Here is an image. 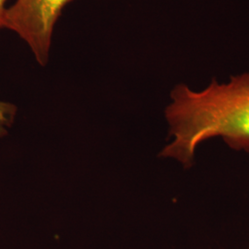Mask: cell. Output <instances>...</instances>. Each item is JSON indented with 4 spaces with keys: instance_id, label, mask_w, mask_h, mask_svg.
Returning a JSON list of instances; mask_svg holds the SVG:
<instances>
[{
    "instance_id": "1",
    "label": "cell",
    "mask_w": 249,
    "mask_h": 249,
    "mask_svg": "<svg viewBox=\"0 0 249 249\" xmlns=\"http://www.w3.org/2000/svg\"><path fill=\"white\" fill-rule=\"evenodd\" d=\"M173 142L160 156L174 158L186 168L194 162L200 143L220 137L231 149L249 152V71L216 80L195 90L178 84L165 109Z\"/></svg>"
},
{
    "instance_id": "2",
    "label": "cell",
    "mask_w": 249,
    "mask_h": 249,
    "mask_svg": "<svg viewBox=\"0 0 249 249\" xmlns=\"http://www.w3.org/2000/svg\"><path fill=\"white\" fill-rule=\"evenodd\" d=\"M72 0H15L6 15V28L18 36L41 66L48 62L55 25Z\"/></svg>"
},
{
    "instance_id": "3",
    "label": "cell",
    "mask_w": 249,
    "mask_h": 249,
    "mask_svg": "<svg viewBox=\"0 0 249 249\" xmlns=\"http://www.w3.org/2000/svg\"><path fill=\"white\" fill-rule=\"evenodd\" d=\"M16 107L9 103L0 101V137L6 133V128L13 122Z\"/></svg>"
},
{
    "instance_id": "4",
    "label": "cell",
    "mask_w": 249,
    "mask_h": 249,
    "mask_svg": "<svg viewBox=\"0 0 249 249\" xmlns=\"http://www.w3.org/2000/svg\"><path fill=\"white\" fill-rule=\"evenodd\" d=\"M9 0H0V30L6 28V15L9 9Z\"/></svg>"
},
{
    "instance_id": "5",
    "label": "cell",
    "mask_w": 249,
    "mask_h": 249,
    "mask_svg": "<svg viewBox=\"0 0 249 249\" xmlns=\"http://www.w3.org/2000/svg\"></svg>"
}]
</instances>
